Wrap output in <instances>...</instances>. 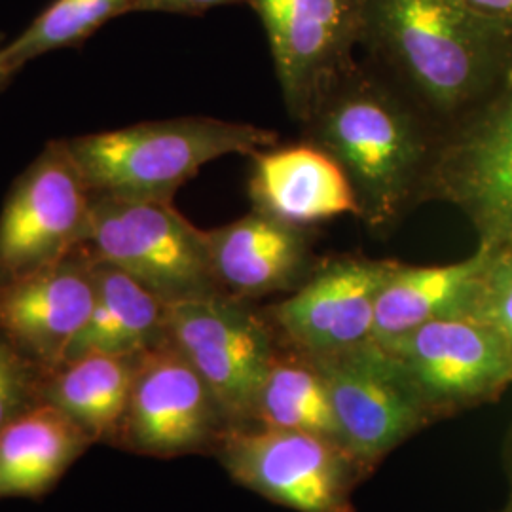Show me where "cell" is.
Instances as JSON below:
<instances>
[{"mask_svg": "<svg viewBox=\"0 0 512 512\" xmlns=\"http://www.w3.org/2000/svg\"><path fill=\"white\" fill-rule=\"evenodd\" d=\"M311 145L344 169L359 219L374 232L393 228L427 198L439 148L410 105L351 63L304 122Z\"/></svg>", "mask_w": 512, "mask_h": 512, "instance_id": "1", "label": "cell"}, {"mask_svg": "<svg viewBox=\"0 0 512 512\" xmlns=\"http://www.w3.org/2000/svg\"><path fill=\"white\" fill-rule=\"evenodd\" d=\"M511 33L458 0H361V42L439 114L490 82Z\"/></svg>", "mask_w": 512, "mask_h": 512, "instance_id": "2", "label": "cell"}, {"mask_svg": "<svg viewBox=\"0 0 512 512\" xmlns=\"http://www.w3.org/2000/svg\"><path fill=\"white\" fill-rule=\"evenodd\" d=\"M277 143L272 129L188 116L80 135L67 147L95 196L171 203L203 165Z\"/></svg>", "mask_w": 512, "mask_h": 512, "instance_id": "3", "label": "cell"}, {"mask_svg": "<svg viewBox=\"0 0 512 512\" xmlns=\"http://www.w3.org/2000/svg\"><path fill=\"white\" fill-rule=\"evenodd\" d=\"M84 247L93 258L131 275L165 304L220 293L205 232L171 203L93 194Z\"/></svg>", "mask_w": 512, "mask_h": 512, "instance_id": "4", "label": "cell"}, {"mask_svg": "<svg viewBox=\"0 0 512 512\" xmlns=\"http://www.w3.org/2000/svg\"><path fill=\"white\" fill-rule=\"evenodd\" d=\"M219 459L238 484L296 512H353L361 465L336 440L289 429L232 427Z\"/></svg>", "mask_w": 512, "mask_h": 512, "instance_id": "5", "label": "cell"}, {"mask_svg": "<svg viewBox=\"0 0 512 512\" xmlns=\"http://www.w3.org/2000/svg\"><path fill=\"white\" fill-rule=\"evenodd\" d=\"M165 330L215 395L224 420H251L277 357L270 323L245 300L215 293L165 304Z\"/></svg>", "mask_w": 512, "mask_h": 512, "instance_id": "6", "label": "cell"}, {"mask_svg": "<svg viewBox=\"0 0 512 512\" xmlns=\"http://www.w3.org/2000/svg\"><path fill=\"white\" fill-rule=\"evenodd\" d=\"M310 359L327 384L338 442L365 473L435 421L403 363L374 340Z\"/></svg>", "mask_w": 512, "mask_h": 512, "instance_id": "7", "label": "cell"}, {"mask_svg": "<svg viewBox=\"0 0 512 512\" xmlns=\"http://www.w3.org/2000/svg\"><path fill=\"white\" fill-rule=\"evenodd\" d=\"M93 192L67 147L50 143L18 181L0 213V283L33 274L82 249Z\"/></svg>", "mask_w": 512, "mask_h": 512, "instance_id": "8", "label": "cell"}, {"mask_svg": "<svg viewBox=\"0 0 512 512\" xmlns=\"http://www.w3.org/2000/svg\"><path fill=\"white\" fill-rule=\"evenodd\" d=\"M414 380L433 420L499 399L512 384V355L478 315L446 317L382 344Z\"/></svg>", "mask_w": 512, "mask_h": 512, "instance_id": "9", "label": "cell"}, {"mask_svg": "<svg viewBox=\"0 0 512 512\" xmlns=\"http://www.w3.org/2000/svg\"><path fill=\"white\" fill-rule=\"evenodd\" d=\"M266 29L275 74L294 120L353 63L361 42V0H245Z\"/></svg>", "mask_w": 512, "mask_h": 512, "instance_id": "10", "label": "cell"}, {"mask_svg": "<svg viewBox=\"0 0 512 512\" xmlns=\"http://www.w3.org/2000/svg\"><path fill=\"white\" fill-rule=\"evenodd\" d=\"M397 260L340 256L311 270L268 315L275 329L308 357H327L372 340L376 302Z\"/></svg>", "mask_w": 512, "mask_h": 512, "instance_id": "11", "label": "cell"}, {"mask_svg": "<svg viewBox=\"0 0 512 512\" xmlns=\"http://www.w3.org/2000/svg\"><path fill=\"white\" fill-rule=\"evenodd\" d=\"M219 403L196 368L167 338L137 357L120 437L131 450L173 458L220 437Z\"/></svg>", "mask_w": 512, "mask_h": 512, "instance_id": "12", "label": "cell"}, {"mask_svg": "<svg viewBox=\"0 0 512 512\" xmlns=\"http://www.w3.org/2000/svg\"><path fill=\"white\" fill-rule=\"evenodd\" d=\"M93 298L95 258L82 247L52 266L0 283V340L50 372L86 325Z\"/></svg>", "mask_w": 512, "mask_h": 512, "instance_id": "13", "label": "cell"}, {"mask_svg": "<svg viewBox=\"0 0 512 512\" xmlns=\"http://www.w3.org/2000/svg\"><path fill=\"white\" fill-rule=\"evenodd\" d=\"M429 192L465 209L480 243L511 241L512 86L471 128L439 147Z\"/></svg>", "mask_w": 512, "mask_h": 512, "instance_id": "14", "label": "cell"}, {"mask_svg": "<svg viewBox=\"0 0 512 512\" xmlns=\"http://www.w3.org/2000/svg\"><path fill=\"white\" fill-rule=\"evenodd\" d=\"M220 293L239 300L291 291L310 275V228L253 209L205 232Z\"/></svg>", "mask_w": 512, "mask_h": 512, "instance_id": "15", "label": "cell"}, {"mask_svg": "<svg viewBox=\"0 0 512 512\" xmlns=\"http://www.w3.org/2000/svg\"><path fill=\"white\" fill-rule=\"evenodd\" d=\"M251 158L249 196L256 211L304 228L340 215L359 217L344 169L325 150L304 143L264 148Z\"/></svg>", "mask_w": 512, "mask_h": 512, "instance_id": "16", "label": "cell"}, {"mask_svg": "<svg viewBox=\"0 0 512 512\" xmlns=\"http://www.w3.org/2000/svg\"><path fill=\"white\" fill-rule=\"evenodd\" d=\"M492 253L494 245L480 243L475 255L454 264H401L378 296L372 340L384 344L429 321L473 315Z\"/></svg>", "mask_w": 512, "mask_h": 512, "instance_id": "17", "label": "cell"}, {"mask_svg": "<svg viewBox=\"0 0 512 512\" xmlns=\"http://www.w3.org/2000/svg\"><path fill=\"white\" fill-rule=\"evenodd\" d=\"M165 338L164 300L131 275L95 258L92 313L67 349L63 363L95 353L135 357Z\"/></svg>", "mask_w": 512, "mask_h": 512, "instance_id": "18", "label": "cell"}, {"mask_svg": "<svg viewBox=\"0 0 512 512\" xmlns=\"http://www.w3.org/2000/svg\"><path fill=\"white\" fill-rule=\"evenodd\" d=\"M92 440L46 401L0 429V499L46 494Z\"/></svg>", "mask_w": 512, "mask_h": 512, "instance_id": "19", "label": "cell"}, {"mask_svg": "<svg viewBox=\"0 0 512 512\" xmlns=\"http://www.w3.org/2000/svg\"><path fill=\"white\" fill-rule=\"evenodd\" d=\"M137 357L84 355L50 370L40 401L55 406L92 440L120 431L128 410Z\"/></svg>", "mask_w": 512, "mask_h": 512, "instance_id": "20", "label": "cell"}, {"mask_svg": "<svg viewBox=\"0 0 512 512\" xmlns=\"http://www.w3.org/2000/svg\"><path fill=\"white\" fill-rule=\"evenodd\" d=\"M262 427L306 431L338 442L323 374L308 355L275 357L268 376L258 391L253 418Z\"/></svg>", "mask_w": 512, "mask_h": 512, "instance_id": "21", "label": "cell"}, {"mask_svg": "<svg viewBox=\"0 0 512 512\" xmlns=\"http://www.w3.org/2000/svg\"><path fill=\"white\" fill-rule=\"evenodd\" d=\"M131 4L133 0H54L21 35L6 40V57L18 73L40 55L82 44L110 19L129 14Z\"/></svg>", "mask_w": 512, "mask_h": 512, "instance_id": "22", "label": "cell"}, {"mask_svg": "<svg viewBox=\"0 0 512 512\" xmlns=\"http://www.w3.org/2000/svg\"><path fill=\"white\" fill-rule=\"evenodd\" d=\"M473 315L499 332L512 355V245L494 247L480 281Z\"/></svg>", "mask_w": 512, "mask_h": 512, "instance_id": "23", "label": "cell"}, {"mask_svg": "<svg viewBox=\"0 0 512 512\" xmlns=\"http://www.w3.org/2000/svg\"><path fill=\"white\" fill-rule=\"evenodd\" d=\"M31 363L0 340V429L33 406Z\"/></svg>", "mask_w": 512, "mask_h": 512, "instance_id": "24", "label": "cell"}, {"mask_svg": "<svg viewBox=\"0 0 512 512\" xmlns=\"http://www.w3.org/2000/svg\"><path fill=\"white\" fill-rule=\"evenodd\" d=\"M245 0H133L129 12H164L200 16L224 4H238Z\"/></svg>", "mask_w": 512, "mask_h": 512, "instance_id": "25", "label": "cell"}, {"mask_svg": "<svg viewBox=\"0 0 512 512\" xmlns=\"http://www.w3.org/2000/svg\"><path fill=\"white\" fill-rule=\"evenodd\" d=\"M478 16L512 27V0H458Z\"/></svg>", "mask_w": 512, "mask_h": 512, "instance_id": "26", "label": "cell"}, {"mask_svg": "<svg viewBox=\"0 0 512 512\" xmlns=\"http://www.w3.org/2000/svg\"><path fill=\"white\" fill-rule=\"evenodd\" d=\"M4 48H6V38L0 35V90H2V88L14 78V74H16V69L10 65Z\"/></svg>", "mask_w": 512, "mask_h": 512, "instance_id": "27", "label": "cell"}, {"mask_svg": "<svg viewBox=\"0 0 512 512\" xmlns=\"http://www.w3.org/2000/svg\"><path fill=\"white\" fill-rule=\"evenodd\" d=\"M505 469H507V476H509V488H511V495H509V503H507V511L512 512V427L505 440Z\"/></svg>", "mask_w": 512, "mask_h": 512, "instance_id": "28", "label": "cell"}, {"mask_svg": "<svg viewBox=\"0 0 512 512\" xmlns=\"http://www.w3.org/2000/svg\"><path fill=\"white\" fill-rule=\"evenodd\" d=\"M505 245H512V239L509 241V243H505Z\"/></svg>", "mask_w": 512, "mask_h": 512, "instance_id": "29", "label": "cell"}, {"mask_svg": "<svg viewBox=\"0 0 512 512\" xmlns=\"http://www.w3.org/2000/svg\"><path fill=\"white\" fill-rule=\"evenodd\" d=\"M503 512H509V511H507V509H505V511H503Z\"/></svg>", "mask_w": 512, "mask_h": 512, "instance_id": "30", "label": "cell"}]
</instances>
